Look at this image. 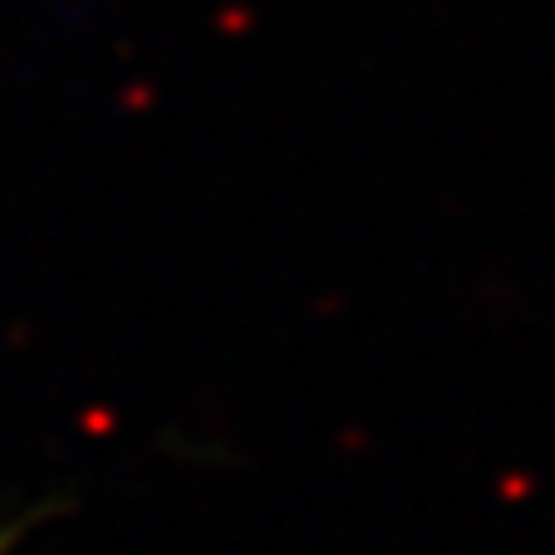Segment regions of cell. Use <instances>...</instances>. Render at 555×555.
<instances>
[]
</instances>
